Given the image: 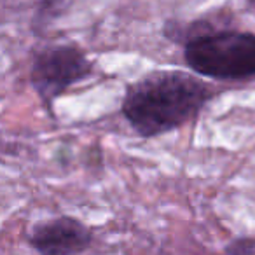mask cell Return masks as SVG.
Segmentation results:
<instances>
[{
	"label": "cell",
	"mask_w": 255,
	"mask_h": 255,
	"mask_svg": "<svg viewBox=\"0 0 255 255\" xmlns=\"http://www.w3.org/2000/svg\"><path fill=\"white\" fill-rule=\"evenodd\" d=\"M212 98L205 81L180 70H156L126 89L123 116L143 138L173 131L201 112Z\"/></svg>",
	"instance_id": "obj_1"
},
{
	"label": "cell",
	"mask_w": 255,
	"mask_h": 255,
	"mask_svg": "<svg viewBox=\"0 0 255 255\" xmlns=\"http://www.w3.org/2000/svg\"><path fill=\"white\" fill-rule=\"evenodd\" d=\"M189 68L220 81L255 77V33L215 30L189 40L184 49Z\"/></svg>",
	"instance_id": "obj_2"
},
{
	"label": "cell",
	"mask_w": 255,
	"mask_h": 255,
	"mask_svg": "<svg viewBox=\"0 0 255 255\" xmlns=\"http://www.w3.org/2000/svg\"><path fill=\"white\" fill-rule=\"evenodd\" d=\"M93 65L86 53L74 44H58L40 49L30 68V84L47 109L70 86L88 79Z\"/></svg>",
	"instance_id": "obj_3"
},
{
	"label": "cell",
	"mask_w": 255,
	"mask_h": 255,
	"mask_svg": "<svg viewBox=\"0 0 255 255\" xmlns=\"http://www.w3.org/2000/svg\"><path fill=\"white\" fill-rule=\"evenodd\" d=\"M26 240L39 255H79L91 247L93 233L74 217H58L35 224Z\"/></svg>",
	"instance_id": "obj_4"
},
{
	"label": "cell",
	"mask_w": 255,
	"mask_h": 255,
	"mask_svg": "<svg viewBox=\"0 0 255 255\" xmlns=\"http://www.w3.org/2000/svg\"><path fill=\"white\" fill-rule=\"evenodd\" d=\"M226 255H255L254 238H236L224 248Z\"/></svg>",
	"instance_id": "obj_5"
},
{
	"label": "cell",
	"mask_w": 255,
	"mask_h": 255,
	"mask_svg": "<svg viewBox=\"0 0 255 255\" xmlns=\"http://www.w3.org/2000/svg\"><path fill=\"white\" fill-rule=\"evenodd\" d=\"M248 4H250V5H252V7H254V9H255V0H248Z\"/></svg>",
	"instance_id": "obj_6"
}]
</instances>
